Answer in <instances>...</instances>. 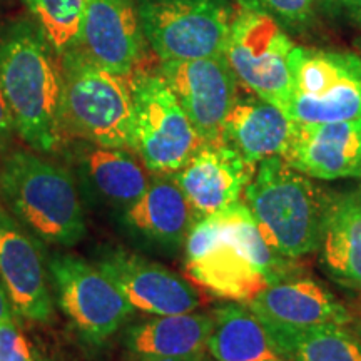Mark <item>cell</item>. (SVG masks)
Segmentation results:
<instances>
[{
  "mask_svg": "<svg viewBox=\"0 0 361 361\" xmlns=\"http://www.w3.org/2000/svg\"><path fill=\"white\" fill-rule=\"evenodd\" d=\"M184 251L191 281L238 303L247 305L269 284L301 274L295 258L268 246L243 201L194 221Z\"/></svg>",
  "mask_w": 361,
  "mask_h": 361,
  "instance_id": "obj_1",
  "label": "cell"
},
{
  "mask_svg": "<svg viewBox=\"0 0 361 361\" xmlns=\"http://www.w3.org/2000/svg\"><path fill=\"white\" fill-rule=\"evenodd\" d=\"M0 89L16 130L30 147L52 152L62 134V64L34 17L0 20Z\"/></svg>",
  "mask_w": 361,
  "mask_h": 361,
  "instance_id": "obj_2",
  "label": "cell"
},
{
  "mask_svg": "<svg viewBox=\"0 0 361 361\" xmlns=\"http://www.w3.org/2000/svg\"><path fill=\"white\" fill-rule=\"evenodd\" d=\"M333 196L281 156H273L258 162L243 202L268 246L300 259L319 250Z\"/></svg>",
  "mask_w": 361,
  "mask_h": 361,
  "instance_id": "obj_3",
  "label": "cell"
},
{
  "mask_svg": "<svg viewBox=\"0 0 361 361\" xmlns=\"http://www.w3.org/2000/svg\"><path fill=\"white\" fill-rule=\"evenodd\" d=\"M0 196L29 233L49 245L72 247L87 234L74 176L34 152H11L0 168Z\"/></svg>",
  "mask_w": 361,
  "mask_h": 361,
  "instance_id": "obj_4",
  "label": "cell"
},
{
  "mask_svg": "<svg viewBox=\"0 0 361 361\" xmlns=\"http://www.w3.org/2000/svg\"><path fill=\"white\" fill-rule=\"evenodd\" d=\"M62 130L101 147L133 149L130 78L102 69L82 49L61 54Z\"/></svg>",
  "mask_w": 361,
  "mask_h": 361,
  "instance_id": "obj_5",
  "label": "cell"
},
{
  "mask_svg": "<svg viewBox=\"0 0 361 361\" xmlns=\"http://www.w3.org/2000/svg\"><path fill=\"white\" fill-rule=\"evenodd\" d=\"M290 35L256 0L234 4L224 57L250 94L284 111L291 96Z\"/></svg>",
  "mask_w": 361,
  "mask_h": 361,
  "instance_id": "obj_6",
  "label": "cell"
},
{
  "mask_svg": "<svg viewBox=\"0 0 361 361\" xmlns=\"http://www.w3.org/2000/svg\"><path fill=\"white\" fill-rule=\"evenodd\" d=\"M291 96L283 112L293 123H338L361 117V57L340 49L295 45Z\"/></svg>",
  "mask_w": 361,
  "mask_h": 361,
  "instance_id": "obj_7",
  "label": "cell"
},
{
  "mask_svg": "<svg viewBox=\"0 0 361 361\" xmlns=\"http://www.w3.org/2000/svg\"><path fill=\"white\" fill-rule=\"evenodd\" d=\"M133 151L152 174H174L200 149L202 139L161 74L135 72Z\"/></svg>",
  "mask_w": 361,
  "mask_h": 361,
  "instance_id": "obj_8",
  "label": "cell"
},
{
  "mask_svg": "<svg viewBox=\"0 0 361 361\" xmlns=\"http://www.w3.org/2000/svg\"><path fill=\"white\" fill-rule=\"evenodd\" d=\"M146 42L161 61L223 56L231 0H135Z\"/></svg>",
  "mask_w": 361,
  "mask_h": 361,
  "instance_id": "obj_9",
  "label": "cell"
},
{
  "mask_svg": "<svg viewBox=\"0 0 361 361\" xmlns=\"http://www.w3.org/2000/svg\"><path fill=\"white\" fill-rule=\"evenodd\" d=\"M49 271L59 308L85 340L99 345L111 338L134 313L109 276L74 255H52Z\"/></svg>",
  "mask_w": 361,
  "mask_h": 361,
  "instance_id": "obj_10",
  "label": "cell"
},
{
  "mask_svg": "<svg viewBox=\"0 0 361 361\" xmlns=\"http://www.w3.org/2000/svg\"><path fill=\"white\" fill-rule=\"evenodd\" d=\"M159 74L202 142L223 141L224 121L238 99V79L223 56L162 61Z\"/></svg>",
  "mask_w": 361,
  "mask_h": 361,
  "instance_id": "obj_11",
  "label": "cell"
},
{
  "mask_svg": "<svg viewBox=\"0 0 361 361\" xmlns=\"http://www.w3.org/2000/svg\"><path fill=\"white\" fill-rule=\"evenodd\" d=\"M96 264L119 288L134 311L162 316L191 313L201 306L200 293L189 281L134 252L121 247L106 250Z\"/></svg>",
  "mask_w": 361,
  "mask_h": 361,
  "instance_id": "obj_12",
  "label": "cell"
},
{
  "mask_svg": "<svg viewBox=\"0 0 361 361\" xmlns=\"http://www.w3.org/2000/svg\"><path fill=\"white\" fill-rule=\"evenodd\" d=\"M146 44L135 0H87L78 47L102 69L133 78Z\"/></svg>",
  "mask_w": 361,
  "mask_h": 361,
  "instance_id": "obj_13",
  "label": "cell"
},
{
  "mask_svg": "<svg viewBox=\"0 0 361 361\" xmlns=\"http://www.w3.org/2000/svg\"><path fill=\"white\" fill-rule=\"evenodd\" d=\"M255 173V164L229 144L218 141L202 142L173 176L197 221L241 201Z\"/></svg>",
  "mask_w": 361,
  "mask_h": 361,
  "instance_id": "obj_14",
  "label": "cell"
},
{
  "mask_svg": "<svg viewBox=\"0 0 361 361\" xmlns=\"http://www.w3.org/2000/svg\"><path fill=\"white\" fill-rule=\"evenodd\" d=\"M281 157L313 179L361 178V117L338 123H293Z\"/></svg>",
  "mask_w": 361,
  "mask_h": 361,
  "instance_id": "obj_15",
  "label": "cell"
},
{
  "mask_svg": "<svg viewBox=\"0 0 361 361\" xmlns=\"http://www.w3.org/2000/svg\"><path fill=\"white\" fill-rule=\"evenodd\" d=\"M0 279L17 314L39 323H47L52 318V293L37 243L2 206Z\"/></svg>",
  "mask_w": 361,
  "mask_h": 361,
  "instance_id": "obj_16",
  "label": "cell"
},
{
  "mask_svg": "<svg viewBox=\"0 0 361 361\" xmlns=\"http://www.w3.org/2000/svg\"><path fill=\"white\" fill-rule=\"evenodd\" d=\"M194 213L173 174H154L137 201L121 211V224L146 246L176 252L186 243Z\"/></svg>",
  "mask_w": 361,
  "mask_h": 361,
  "instance_id": "obj_17",
  "label": "cell"
},
{
  "mask_svg": "<svg viewBox=\"0 0 361 361\" xmlns=\"http://www.w3.org/2000/svg\"><path fill=\"white\" fill-rule=\"evenodd\" d=\"M247 306L263 323L286 326H346L355 316L322 283L301 274L269 284Z\"/></svg>",
  "mask_w": 361,
  "mask_h": 361,
  "instance_id": "obj_18",
  "label": "cell"
},
{
  "mask_svg": "<svg viewBox=\"0 0 361 361\" xmlns=\"http://www.w3.org/2000/svg\"><path fill=\"white\" fill-rule=\"evenodd\" d=\"M75 164L84 189L99 204L124 211L146 191V166L129 149L101 147L87 142L75 149Z\"/></svg>",
  "mask_w": 361,
  "mask_h": 361,
  "instance_id": "obj_19",
  "label": "cell"
},
{
  "mask_svg": "<svg viewBox=\"0 0 361 361\" xmlns=\"http://www.w3.org/2000/svg\"><path fill=\"white\" fill-rule=\"evenodd\" d=\"M290 130L291 121L279 107L251 94L234 101L224 121L223 141L258 166L266 157L283 154Z\"/></svg>",
  "mask_w": 361,
  "mask_h": 361,
  "instance_id": "obj_20",
  "label": "cell"
},
{
  "mask_svg": "<svg viewBox=\"0 0 361 361\" xmlns=\"http://www.w3.org/2000/svg\"><path fill=\"white\" fill-rule=\"evenodd\" d=\"M213 329L211 313H179L152 316L130 324L124 331L123 343L133 358L159 356L180 358L201 355Z\"/></svg>",
  "mask_w": 361,
  "mask_h": 361,
  "instance_id": "obj_21",
  "label": "cell"
},
{
  "mask_svg": "<svg viewBox=\"0 0 361 361\" xmlns=\"http://www.w3.org/2000/svg\"><path fill=\"white\" fill-rule=\"evenodd\" d=\"M319 250L329 276L361 291V196L356 191L333 196Z\"/></svg>",
  "mask_w": 361,
  "mask_h": 361,
  "instance_id": "obj_22",
  "label": "cell"
},
{
  "mask_svg": "<svg viewBox=\"0 0 361 361\" xmlns=\"http://www.w3.org/2000/svg\"><path fill=\"white\" fill-rule=\"evenodd\" d=\"M206 351L214 361H278L273 341L261 319L247 305H221L213 313Z\"/></svg>",
  "mask_w": 361,
  "mask_h": 361,
  "instance_id": "obj_23",
  "label": "cell"
},
{
  "mask_svg": "<svg viewBox=\"0 0 361 361\" xmlns=\"http://www.w3.org/2000/svg\"><path fill=\"white\" fill-rule=\"evenodd\" d=\"M263 324L284 361H361V340L341 324Z\"/></svg>",
  "mask_w": 361,
  "mask_h": 361,
  "instance_id": "obj_24",
  "label": "cell"
},
{
  "mask_svg": "<svg viewBox=\"0 0 361 361\" xmlns=\"http://www.w3.org/2000/svg\"><path fill=\"white\" fill-rule=\"evenodd\" d=\"M25 4L59 54L78 45L87 0H25Z\"/></svg>",
  "mask_w": 361,
  "mask_h": 361,
  "instance_id": "obj_25",
  "label": "cell"
},
{
  "mask_svg": "<svg viewBox=\"0 0 361 361\" xmlns=\"http://www.w3.org/2000/svg\"><path fill=\"white\" fill-rule=\"evenodd\" d=\"M276 19L284 30L301 32L310 29L322 13L333 11L335 0H256Z\"/></svg>",
  "mask_w": 361,
  "mask_h": 361,
  "instance_id": "obj_26",
  "label": "cell"
},
{
  "mask_svg": "<svg viewBox=\"0 0 361 361\" xmlns=\"http://www.w3.org/2000/svg\"><path fill=\"white\" fill-rule=\"evenodd\" d=\"M0 361H35L16 318L0 323Z\"/></svg>",
  "mask_w": 361,
  "mask_h": 361,
  "instance_id": "obj_27",
  "label": "cell"
},
{
  "mask_svg": "<svg viewBox=\"0 0 361 361\" xmlns=\"http://www.w3.org/2000/svg\"><path fill=\"white\" fill-rule=\"evenodd\" d=\"M13 129H16V123H13L11 106H8L2 89H0V144L8 139Z\"/></svg>",
  "mask_w": 361,
  "mask_h": 361,
  "instance_id": "obj_28",
  "label": "cell"
},
{
  "mask_svg": "<svg viewBox=\"0 0 361 361\" xmlns=\"http://www.w3.org/2000/svg\"><path fill=\"white\" fill-rule=\"evenodd\" d=\"M335 7L361 25V0H335Z\"/></svg>",
  "mask_w": 361,
  "mask_h": 361,
  "instance_id": "obj_29",
  "label": "cell"
},
{
  "mask_svg": "<svg viewBox=\"0 0 361 361\" xmlns=\"http://www.w3.org/2000/svg\"><path fill=\"white\" fill-rule=\"evenodd\" d=\"M16 310L11 303V298H8L6 286H4L2 279H0V323L7 322V319L16 318Z\"/></svg>",
  "mask_w": 361,
  "mask_h": 361,
  "instance_id": "obj_30",
  "label": "cell"
},
{
  "mask_svg": "<svg viewBox=\"0 0 361 361\" xmlns=\"http://www.w3.org/2000/svg\"><path fill=\"white\" fill-rule=\"evenodd\" d=\"M133 361H204V353L192 356H180V358H159V356H144V358H133Z\"/></svg>",
  "mask_w": 361,
  "mask_h": 361,
  "instance_id": "obj_31",
  "label": "cell"
},
{
  "mask_svg": "<svg viewBox=\"0 0 361 361\" xmlns=\"http://www.w3.org/2000/svg\"><path fill=\"white\" fill-rule=\"evenodd\" d=\"M348 326H350L351 331H353L355 335L358 336L360 340H361V313L353 316V322H351V323L348 324Z\"/></svg>",
  "mask_w": 361,
  "mask_h": 361,
  "instance_id": "obj_32",
  "label": "cell"
},
{
  "mask_svg": "<svg viewBox=\"0 0 361 361\" xmlns=\"http://www.w3.org/2000/svg\"><path fill=\"white\" fill-rule=\"evenodd\" d=\"M356 47H358V51H360V57H361V39L356 40Z\"/></svg>",
  "mask_w": 361,
  "mask_h": 361,
  "instance_id": "obj_33",
  "label": "cell"
},
{
  "mask_svg": "<svg viewBox=\"0 0 361 361\" xmlns=\"http://www.w3.org/2000/svg\"><path fill=\"white\" fill-rule=\"evenodd\" d=\"M360 179H361V178H360ZM356 192H358L360 196H361V180H360V186H358V189H356Z\"/></svg>",
  "mask_w": 361,
  "mask_h": 361,
  "instance_id": "obj_34",
  "label": "cell"
},
{
  "mask_svg": "<svg viewBox=\"0 0 361 361\" xmlns=\"http://www.w3.org/2000/svg\"><path fill=\"white\" fill-rule=\"evenodd\" d=\"M35 361H47V360H44V358H35Z\"/></svg>",
  "mask_w": 361,
  "mask_h": 361,
  "instance_id": "obj_35",
  "label": "cell"
},
{
  "mask_svg": "<svg viewBox=\"0 0 361 361\" xmlns=\"http://www.w3.org/2000/svg\"><path fill=\"white\" fill-rule=\"evenodd\" d=\"M278 361H284V360H278Z\"/></svg>",
  "mask_w": 361,
  "mask_h": 361,
  "instance_id": "obj_36",
  "label": "cell"
},
{
  "mask_svg": "<svg viewBox=\"0 0 361 361\" xmlns=\"http://www.w3.org/2000/svg\"><path fill=\"white\" fill-rule=\"evenodd\" d=\"M204 361H207V360H206V356H204Z\"/></svg>",
  "mask_w": 361,
  "mask_h": 361,
  "instance_id": "obj_37",
  "label": "cell"
}]
</instances>
